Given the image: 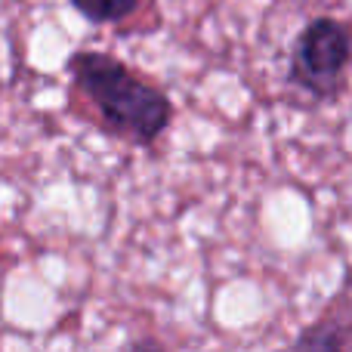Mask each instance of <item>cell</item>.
Listing matches in <instances>:
<instances>
[{"label":"cell","mask_w":352,"mask_h":352,"mask_svg":"<svg viewBox=\"0 0 352 352\" xmlns=\"http://www.w3.org/2000/svg\"><path fill=\"white\" fill-rule=\"evenodd\" d=\"M72 87L93 105L102 127L111 136L136 146H152L173 121V105L155 84L130 72L109 53H74L68 59Z\"/></svg>","instance_id":"obj_1"},{"label":"cell","mask_w":352,"mask_h":352,"mask_svg":"<svg viewBox=\"0 0 352 352\" xmlns=\"http://www.w3.org/2000/svg\"><path fill=\"white\" fill-rule=\"evenodd\" d=\"M352 56V34L343 22L318 16L300 31L291 53V84L312 96H331Z\"/></svg>","instance_id":"obj_2"},{"label":"cell","mask_w":352,"mask_h":352,"mask_svg":"<svg viewBox=\"0 0 352 352\" xmlns=\"http://www.w3.org/2000/svg\"><path fill=\"white\" fill-rule=\"evenodd\" d=\"M287 352H346V346H343V334L337 331V324L322 318L312 328H306Z\"/></svg>","instance_id":"obj_3"},{"label":"cell","mask_w":352,"mask_h":352,"mask_svg":"<svg viewBox=\"0 0 352 352\" xmlns=\"http://www.w3.org/2000/svg\"><path fill=\"white\" fill-rule=\"evenodd\" d=\"M72 3H74V10L84 19H90V22L115 25V22H124V19L140 6V0H72Z\"/></svg>","instance_id":"obj_4"},{"label":"cell","mask_w":352,"mask_h":352,"mask_svg":"<svg viewBox=\"0 0 352 352\" xmlns=\"http://www.w3.org/2000/svg\"><path fill=\"white\" fill-rule=\"evenodd\" d=\"M127 352H167V349L161 346L158 340H140V343H133Z\"/></svg>","instance_id":"obj_5"}]
</instances>
